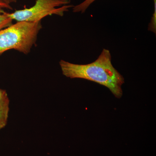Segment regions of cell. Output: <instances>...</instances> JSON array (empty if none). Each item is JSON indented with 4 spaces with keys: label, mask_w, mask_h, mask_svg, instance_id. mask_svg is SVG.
I'll return each instance as SVG.
<instances>
[{
    "label": "cell",
    "mask_w": 156,
    "mask_h": 156,
    "mask_svg": "<svg viewBox=\"0 0 156 156\" xmlns=\"http://www.w3.org/2000/svg\"><path fill=\"white\" fill-rule=\"evenodd\" d=\"M10 100L7 91L0 89V130L5 128L9 119Z\"/></svg>",
    "instance_id": "4"
},
{
    "label": "cell",
    "mask_w": 156,
    "mask_h": 156,
    "mask_svg": "<svg viewBox=\"0 0 156 156\" xmlns=\"http://www.w3.org/2000/svg\"><path fill=\"white\" fill-rule=\"evenodd\" d=\"M0 1L10 5L11 3H16L17 2V0H0Z\"/></svg>",
    "instance_id": "9"
},
{
    "label": "cell",
    "mask_w": 156,
    "mask_h": 156,
    "mask_svg": "<svg viewBox=\"0 0 156 156\" xmlns=\"http://www.w3.org/2000/svg\"><path fill=\"white\" fill-rule=\"evenodd\" d=\"M112 56L108 49H103L95 61L87 64H77L61 59L59 62L62 74L70 79H82L95 82L107 87L118 98L123 95V76L114 67Z\"/></svg>",
    "instance_id": "1"
},
{
    "label": "cell",
    "mask_w": 156,
    "mask_h": 156,
    "mask_svg": "<svg viewBox=\"0 0 156 156\" xmlns=\"http://www.w3.org/2000/svg\"><path fill=\"white\" fill-rule=\"evenodd\" d=\"M95 1L96 0H85L79 5L73 6V12L74 13L80 12L82 14H83L85 13L89 6Z\"/></svg>",
    "instance_id": "5"
},
{
    "label": "cell",
    "mask_w": 156,
    "mask_h": 156,
    "mask_svg": "<svg viewBox=\"0 0 156 156\" xmlns=\"http://www.w3.org/2000/svg\"><path fill=\"white\" fill-rule=\"evenodd\" d=\"M3 11L2 9H0V30L11 25L13 20L8 17Z\"/></svg>",
    "instance_id": "6"
},
{
    "label": "cell",
    "mask_w": 156,
    "mask_h": 156,
    "mask_svg": "<svg viewBox=\"0 0 156 156\" xmlns=\"http://www.w3.org/2000/svg\"><path fill=\"white\" fill-rule=\"evenodd\" d=\"M154 2V12L151 21L148 26V30L156 34V0H153Z\"/></svg>",
    "instance_id": "7"
},
{
    "label": "cell",
    "mask_w": 156,
    "mask_h": 156,
    "mask_svg": "<svg viewBox=\"0 0 156 156\" xmlns=\"http://www.w3.org/2000/svg\"><path fill=\"white\" fill-rule=\"evenodd\" d=\"M41 22H17L0 30V56L10 50L28 54L36 44Z\"/></svg>",
    "instance_id": "2"
},
{
    "label": "cell",
    "mask_w": 156,
    "mask_h": 156,
    "mask_svg": "<svg viewBox=\"0 0 156 156\" xmlns=\"http://www.w3.org/2000/svg\"><path fill=\"white\" fill-rule=\"evenodd\" d=\"M0 9H9V10H12L13 9L10 5L6 4V3L3 2L1 1H0Z\"/></svg>",
    "instance_id": "8"
},
{
    "label": "cell",
    "mask_w": 156,
    "mask_h": 156,
    "mask_svg": "<svg viewBox=\"0 0 156 156\" xmlns=\"http://www.w3.org/2000/svg\"><path fill=\"white\" fill-rule=\"evenodd\" d=\"M71 0H37L33 6L29 9L17 10L9 13L4 11L9 17L17 22H41L44 17L56 15L62 17L64 13L73 7L69 5Z\"/></svg>",
    "instance_id": "3"
}]
</instances>
